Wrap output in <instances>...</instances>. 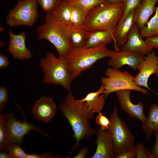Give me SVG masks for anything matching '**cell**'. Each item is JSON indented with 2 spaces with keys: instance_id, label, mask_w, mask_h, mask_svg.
<instances>
[{
  "instance_id": "cell-1",
  "label": "cell",
  "mask_w": 158,
  "mask_h": 158,
  "mask_svg": "<svg viewBox=\"0 0 158 158\" xmlns=\"http://www.w3.org/2000/svg\"><path fill=\"white\" fill-rule=\"evenodd\" d=\"M60 111L69 122L73 132L75 144L70 152L79 147L82 139L96 134L97 131L90 125L94 118V113L80 99H75L70 90L68 91L64 101L59 106Z\"/></svg>"
},
{
  "instance_id": "cell-2",
  "label": "cell",
  "mask_w": 158,
  "mask_h": 158,
  "mask_svg": "<svg viewBox=\"0 0 158 158\" xmlns=\"http://www.w3.org/2000/svg\"><path fill=\"white\" fill-rule=\"evenodd\" d=\"M124 8V3L104 2L89 11L82 26L88 31L104 30L113 33L121 19Z\"/></svg>"
},
{
  "instance_id": "cell-3",
  "label": "cell",
  "mask_w": 158,
  "mask_h": 158,
  "mask_svg": "<svg viewBox=\"0 0 158 158\" xmlns=\"http://www.w3.org/2000/svg\"><path fill=\"white\" fill-rule=\"evenodd\" d=\"M110 50L106 46L71 49L64 59L73 79L90 69L98 60L108 57Z\"/></svg>"
},
{
  "instance_id": "cell-4",
  "label": "cell",
  "mask_w": 158,
  "mask_h": 158,
  "mask_svg": "<svg viewBox=\"0 0 158 158\" xmlns=\"http://www.w3.org/2000/svg\"><path fill=\"white\" fill-rule=\"evenodd\" d=\"M40 66L44 74V83L60 85L68 91L70 90L73 79L64 58L57 57L53 53L47 52L40 59Z\"/></svg>"
},
{
  "instance_id": "cell-5",
  "label": "cell",
  "mask_w": 158,
  "mask_h": 158,
  "mask_svg": "<svg viewBox=\"0 0 158 158\" xmlns=\"http://www.w3.org/2000/svg\"><path fill=\"white\" fill-rule=\"evenodd\" d=\"M44 23L36 29L39 40L45 39L54 47L58 57L64 59L71 50L63 25L54 20L47 13Z\"/></svg>"
},
{
  "instance_id": "cell-6",
  "label": "cell",
  "mask_w": 158,
  "mask_h": 158,
  "mask_svg": "<svg viewBox=\"0 0 158 158\" xmlns=\"http://www.w3.org/2000/svg\"><path fill=\"white\" fill-rule=\"evenodd\" d=\"M105 75L100 81L106 98L111 93L122 90L137 91L145 95L149 93L147 90L135 84L134 77L126 71H122L109 67L106 70Z\"/></svg>"
},
{
  "instance_id": "cell-7",
  "label": "cell",
  "mask_w": 158,
  "mask_h": 158,
  "mask_svg": "<svg viewBox=\"0 0 158 158\" xmlns=\"http://www.w3.org/2000/svg\"><path fill=\"white\" fill-rule=\"evenodd\" d=\"M108 129L113 141L115 158L134 147L135 138L127 125L119 117L115 107L110 116Z\"/></svg>"
},
{
  "instance_id": "cell-8",
  "label": "cell",
  "mask_w": 158,
  "mask_h": 158,
  "mask_svg": "<svg viewBox=\"0 0 158 158\" xmlns=\"http://www.w3.org/2000/svg\"><path fill=\"white\" fill-rule=\"evenodd\" d=\"M37 3L35 0H21L7 14L6 24L10 27L20 25L31 26L39 16Z\"/></svg>"
},
{
  "instance_id": "cell-9",
  "label": "cell",
  "mask_w": 158,
  "mask_h": 158,
  "mask_svg": "<svg viewBox=\"0 0 158 158\" xmlns=\"http://www.w3.org/2000/svg\"><path fill=\"white\" fill-rule=\"evenodd\" d=\"M5 114L9 145L14 143L21 145L25 136L32 130L46 135L41 130L25 120L17 119L13 113Z\"/></svg>"
},
{
  "instance_id": "cell-10",
  "label": "cell",
  "mask_w": 158,
  "mask_h": 158,
  "mask_svg": "<svg viewBox=\"0 0 158 158\" xmlns=\"http://www.w3.org/2000/svg\"><path fill=\"white\" fill-rule=\"evenodd\" d=\"M145 56L126 51L110 50L108 55L109 59L107 62V65L109 67L117 69L127 65L134 70H136Z\"/></svg>"
},
{
  "instance_id": "cell-11",
  "label": "cell",
  "mask_w": 158,
  "mask_h": 158,
  "mask_svg": "<svg viewBox=\"0 0 158 158\" xmlns=\"http://www.w3.org/2000/svg\"><path fill=\"white\" fill-rule=\"evenodd\" d=\"M131 91L130 90H122L115 92L120 108L129 117L139 120L142 124L147 118L144 113V105L141 101L137 104L132 102L130 98Z\"/></svg>"
},
{
  "instance_id": "cell-12",
  "label": "cell",
  "mask_w": 158,
  "mask_h": 158,
  "mask_svg": "<svg viewBox=\"0 0 158 158\" xmlns=\"http://www.w3.org/2000/svg\"><path fill=\"white\" fill-rule=\"evenodd\" d=\"M158 66V57L154 52L145 56L138 67L139 72L134 77L135 84L152 90L148 86V80L150 76L155 73Z\"/></svg>"
},
{
  "instance_id": "cell-13",
  "label": "cell",
  "mask_w": 158,
  "mask_h": 158,
  "mask_svg": "<svg viewBox=\"0 0 158 158\" xmlns=\"http://www.w3.org/2000/svg\"><path fill=\"white\" fill-rule=\"evenodd\" d=\"M140 33V30L134 24L126 42L120 47L121 50L136 53L145 56L152 51V49Z\"/></svg>"
},
{
  "instance_id": "cell-14",
  "label": "cell",
  "mask_w": 158,
  "mask_h": 158,
  "mask_svg": "<svg viewBox=\"0 0 158 158\" xmlns=\"http://www.w3.org/2000/svg\"><path fill=\"white\" fill-rule=\"evenodd\" d=\"M56 107L52 98L42 96L34 103L31 112L38 121L48 122L55 115Z\"/></svg>"
},
{
  "instance_id": "cell-15",
  "label": "cell",
  "mask_w": 158,
  "mask_h": 158,
  "mask_svg": "<svg viewBox=\"0 0 158 158\" xmlns=\"http://www.w3.org/2000/svg\"><path fill=\"white\" fill-rule=\"evenodd\" d=\"M96 151L92 158H115L113 141L108 130L99 127L96 133Z\"/></svg>"
},
{
  "instance_id": "cell-16",
  "label": "cell",
  "mask_w": 158,
  "mask_h": 158,
  "mask_svg": "<svg viewBox=\"0 0 158 158\" xmlns=\"http://www.w3.org/2000/svg\"><path fill=\"white\" fill-rule=\"evenodd\" d=\"M8 34L10 40L8 51L9 53L14 58L20 60L24 61L31 58V53L26 45L25 32H23L16 35L10 30Z\"/></svg>"
},
{
  "instance_id": "cell-17",
  "label": "cell",
  "mask_w": 158,
  "mask_h": 158,
  "mask_svg": "<svg viewBox=\"0 0 158 158\" xmlns=\"http://www.w3.org/2000/svg\"><path fill=\"white\" fill-rule=\"evenodd\" d=\"M135 9L132 11L124 20L118 24L113 34L115 40V50H119L120 47L126 41L131 28L135 23Z\"/></svg>"
},
{
  "instance_id": "cell-18",
  "label": "cell",
  "mask_w": 158,
  "mask_h": 158,
  "mask_svg": "<svg viewBox=\"0 0 158 158\" xmlns=\"http://www.w3.org/2000/svg\"><path fill=\"white\" fill-rule=\"evenodd\" d=\"M114 42L115 40L113 33L104 30H95L87 32L83 47H96L106 46Z\"/></svg>"
},
{
  "instance_id": "cell-19",
  "label": "cell",
  "mask_w": 158,
  "mask_h": 158,
  "mask_svg": "<svg viewBox=\"0 0 158 158\" xmlns=\"http://www.w3.org/2000/svg\"><path fill=\"white\" fill-rule=\"evenodd\" d=\"M158 0H142L140 6L135 9V23L141 30L155 11Z\"/></svg>"
},
{
  "instance_id": "cell-20",
  "label": "cell",
  "mask_w": 158,
  "mask_h": 158,
  "mask_svg": "<svg viewBox=\"0 0 158 158\" xmlns=\"http://www.w3.org/2000/svg\"><path fill=\"white\" fill-rule=\"evenodd\" d=\"M63 26L71 48L77 49L83 47L88 31L82 26Z\"/></svg>"
},
{
  "instance_id": "cell-21",
  "label": "cell",
  "mask_w": 158,
  "mask_h": 158,
  "mask_svg": "<svg viewBox=\"0 0 158 158\" xmlns=\"http://www.w3.org/2000/svg\"><path fill=\"white\" fill-rule=\"evenodd\" d=\"M71 6L66 0H61L55 8L47 13L54 20L63 25H71Z\"/></svg>"
},
{
  "instance_id": "cell-22",
  "label": "cell",
  "mask_w": 158,
  "mask_h": 158,
  "mask_svg": "<svg viewBox=\"0 0 158 158\" xmlns=\"http://www.w3.org/2000/svg\"><path fill=\"white\" fill-rule=\"evenodd\" d=\"M103 89L101 86L98 90L89 93L80 100L85 102L93 113H98L103 109L105 104L106 98L103 94Z\"/></svg>"
},
{
  "instance_id": "cell-23",
  "label": "cell",
  "mask_w": 158,
  "mask_h": 158,
  "mask_svg": "<svg viewBox=\"0 0 158 158\" xmlns=\"http://www.w3.org/2000/svg\"><path fill=\"white\" fill-rule=\"evenodd\" d=\"M158 127V105L152 104L149 107L148 116L142 125V129L147 139L150 138L152 133Z\"/></svg>"
},
{
  "instance_id": "cell-24",
  "label": "cell",
  "mask_w": 158,
  "mask_h": 158,
  "mask_svg": "<svg viewBox=\"0 0 158 158\" xmlns=\"http://www.w3.org/2000/svg\"><path fill=\"white\" fill-rule=\"evenodd\" d=\"M154 15L140 30L143 38H148L158 36V2Z\"/></svg>"
},
{
  "instance_id": "cell-25",
  "label": "cell",
  "mask_w": 158,
  "mask_h": 158,
  "mask_svg": "<svg viewBox=\"0 0 158 158\" xmlns=\"http://www.w3.org/2000/svg\"><path fill=\"white\" fill-rule=\"evenodd\" d=\"M0 113V150L6 151L9 144L6 114Z\"/></svg>"
},
{
  "instance_id": "cell-26",
  "label": "cell",
  "mask_w": 158,
  "mask_h": 158,
  "mask_svg": "<svg viewBox=\"0 0 158 158\" xmlns=\"http://www.w3.org/2000/svg\"><path fill=\"white\" fill-rule=\"evenodd\" d=\"M71 6V21L72 25L76 26H82L87 13L79 7Z\"/></svg>"
},
{
  "instance_id": "cell-27",
  "label": "cell",
  "mask_w": 158,
  "mask_h": 158,
  "mask_svg": "<svg viewBox=\"0 0 158 158\" xmlns=\"http://www.w3.org/2000/svg\"><path fill=\"white\" fill-rule=\"evenodd\" d=\"M70 5L79 7L87 13L95 6L105 2L103 0H66Z\"/></svg>"
},
{
  "instance_id": "cell-28",
  "label": "cell",
  "mask_w": 158,
  "mask_h": 158,
  "mask_svg": "<svg viewBox=\"0 0 158 158\" xmlns=\"http://www.w3.org/2000/svg\"><path fill=\"white\" fill-rule=\"evenodd\" d=\"M6 151L11 158H27L28 155L21 147L20 145L16 144L9 145Z\"/></svg>"
},
{
  "instance_id": "cell-29",
  "label": "cell",
  "mask_w": 158,
  "mask_h": 158,
  "mask_svg": "<svg viewBox=\"0 0 158 158\" xmlns=\"http://www.w3.org/2000/svg\"><path fill=\"white\" fill-rule=\"evenodd\" d=\"M142 1L125 0L124 2V8L123 14L118 24L122 22L132 11L138 8L140 5Z\"/></svg>"
},
{
  "instance_id": "cell-30",
  "label": "cell",
  "mask_w": 158,
  "mask_h": 158,
  "mask_svg": "<svg viewBox=\"0 0 158 158\" xmlns=\"http://www.w3.org/2000/svg\"><path fill=\"white\" fill-rule=\"evenodd\" d=\"M43 10L47 13H49L60 3L61 0H35Z\"/></svg>"
},
{
  "instance_id": "cell-31",
  "label": "cell",
  "mask_w": 158,
  "mask_h": 158,
  "mask_svg": "<svg viewBox=\"0 0 158 158\" xmlns=\"http://www.w3.org/2000/svg\"><path fill=\"white\" fill-rule=\"evenodd\" d=\"M135 147L137 158H155L143 144L138 142Z\"/></svg>"
},
{
  "instance_id": "cell-32",
  "label": "cell",
  "mask_w": 158,
  "mask_h": 158,
  "mask_svg": "<svg viewBox=\"0 0 158 158\" xmlns=\"http://www.w3.org/2000/svg\"><path fill=\"white\" fill-rule=\"evenodd\" d=\"M95 121L103 130L108 129L110 124V119L104 115L101 111L98 113Z\"/></svg>"
},
{
  "instance_id": "cell-33",
  "label": "cell",
  "mask_w": 158,
  "mask_h": 158,
  "mask_svg": "<svg viewBox=\"0 0 158 158\" xmlns=\"http://www.w3.org/2000/svg\"><path fill=\"white\" fill-rule=\"evenodd\" d=\"M8 98L7 89L4 86L0 87V113L4 110Z\"/></svg>"
},
{
  "instance_id": "cell-34",
  "label": "cell",
  "mask_w": 158,
  "mask_h": 158,
  "mask_svg": "<svg viewBox=\"0 0 158 158\" xmlns=\"http://www.w3.org/2000/svg\"><path fill=\"white\" fill-rule=\"evenodd\" d=\"M155 137V140L153 146L151 147L150 151L155 158H158V127L153 131Z\"/></svg>"
},
{
  "instance_id": "cell-35",
  "label": "cell",
  "mask_w": 158,
  "mask_h": 158,
  "mask_svg": "<svg viewBox=\"0 0 158 158\" xmlns=\"http://www.w3.org/2000/svg\"><path fill=\"white\" fill-rule=\"evenodd\" d=\"M116 158H137L135 147L123 153L116 157Z\"/></svg>"
},
{
  "instance_id": "cell-36",
  "label": "cell",
  "mask_w": 158,
  "mask_h": 158,
  "mask_svg": "<svg viewBox=\"0 0 158 158\" xmlns=\"http://www.w3.org/2000/svg\"><path fill=\"white\" fill-rule=\"evenodd\" d=\"M60 156H55L50 153L44 152L41 154H38L36 153L28 154L27 158H58Z\"/></svg>"
},
{
  "instance_id": "cell-37",
  "label": "cell",
  "mask_w": 158,
  "mask_h": 158,
  "mask_svg": "<svg viewBox=\"0 0 158 158\" xmlns=\"http://www.w3.org/2000/svg\"><path fill=\"white\" fill-rule=\"evenodd\" d=\"M145 40L152 49H158V36L147 38Z\"/></svg>"
},
{
  "instance_id": "cell-38",
  "label": "cell",
  "mask_w": 158,
  "mask_h": 158,
  "mask_svg": "<svg viewBox=\"0 0 158 158\" xmlns=\"http://www.w3.org/2000/svg\"><path fill=\"white\" fill-rule=\"evenodd\" d=\"M9 62L7 57L2 54H0V68H2L8 66Z\"/></svg>"
},
{
  "instance_id": "cell-39",
  "label": "cell",
  "mask_w": 158,
  "mask_h": 158,
  "mask_svg": "<svg viewBox=\"0 0 158 158\" xmlns=\"http://www.w3.org/2000/svg\"><path fill=\"white\" fill-rule=\"evenodd\" d=\"M88 152V149L86 147H83L80 150L78 153L74 157V158H84Z\"/></svg>"
},
{
  "instance_id": "cell-40",
  "label": "cell",
  "mask_w": 158,
  "mask_h": 158,
  "mask_svg": "<svg viewBox=\"0 0 158 158\" xmlns=\"http://www.w3.org/2000/svg\"><path fill=\"white\" fill-rule=\"evenodd\" d=\"M0 158H11L6 151H1L0 152Z\"/></svg>"
},
{
  "instance_id": "cell-41",
  "label": "cell",
  "mask_w": 158,
  "mask_h": 158,
  "mask_svg": "<svg viewBox=\"0 0 158 158\" xmlns=\"http://www.w3.org/2000/svg\"><path fill=\"white\" fill-rule=\"evenodd\" d=\"M105 2H107L112 3H124V0H103Z\"/></svg>"
},
{
  "instance_id": "cell-42",
  "label": "cell",
  "mask_w": 158,
  "mask_h": 158,
  "mask_svg": "<svg viewBox=\"0 0 158 158\" xmlns=\"http://www.w3.org/2000/svg\"><path fill=\"white\" fill-rule=\"evenodd\" d=\"M154 74L158 78V66L157 68V69Z\"/></svg>"
},
{
  "instance_id": "cell-43",
  "label": "cell",
  "mask_w": 158,
  "mask_h": 158,
  "mask_svg": "<svg viewBox=\"0 0 158 158\" xmlns=\"http://www.w3.org/2000/svg\"><path fill=\"white\" fill-rule=\"evenodd\" d=\"M125 0H124V1Z\"/></svg>"
}]
</instances>
